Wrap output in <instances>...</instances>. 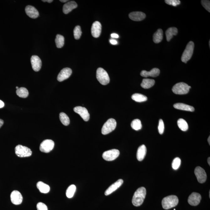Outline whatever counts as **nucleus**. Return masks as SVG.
<instances>
[{"mask_svg":"<svg viewBox=\"0 0 210 210\" xmlns=\"http://www.w3.org/2000/svg\"><path fill=\"white\" fill-rule=\"evenodd\" d=\"M146 190L144 187H141L137 189L132 198V204L136 207L141 206L146 197Z\"/></svg>","mask_w":210,"mask_h":210,"instance_id":"1","label":"nucleus"},{"mask_svg":"<svg viewBox=\"0 0 210 210\" xmlns=\"http://www.w3.org/2000/svg\"><path fill=\"white\" fill-rule=\"evenodd\" d=\"M179 199L176 195H170L164 198L161 202L163 208L165 209H169L177 206Z\"/></svg>","mask_w":210,"mask_h":210,"instance_id":"2","label":"nucleus"},{"mask_svg":"<svg viewBox=\"0 0 210 210\" xmlns=\"http://www.w3.org/2000/svg\"><path fill=\"white\" fill-rule=\"evenodd\" d=\"M191 88V87L187 84L181 82L174 85L172 88V91L176 94L185 95L189 92Z\"/></svg>","mask_w":210,"mask_h":210,"instance_id":"3","label":"nucleus"},{"mask_svg":"<svg viewBox=\"0 0 210 210\" xmlns=\"http://www.w3.org/2000/svg\"><path fill=\"white\" fill-rule=\"evenodd\" d=\"M194 48V43L192 41L189 42L182 53L181 59L182 62L186 63L191 59L193 53Z\"/></svg>","mask_w":210,"mask_h":210,"instance_id":"4","label":"nucleus"},{"mask_svg":"<svg viewBox=\"0 0 210 210\" xmlns=\"http://www.w3.org/2000/svg\"><path fill=\"white\" fill-rule=\"evenodd\" d=\"M96 76L98 81L102 85H106L109 83V76L107 72L102 68H99L97 69V71Z\"/></svg>","mask_w":210,"mask_h":210,"instance_id":"5","label":"nucleus"},{"mask_svg":"<svg viewBox=\"0 0 210 210\" xmlns=\"http://www.w3.org/2000/svg\"><path fill=\"white\" fill-rule=\"evenodd\" d=\"M16 155L19 157H29L32 154V151L30 148L21 145H17L15 148Z\"/></svg>","mask_w":210,"mask_h":210,"instance_id":"6","label":"nucleus"},{"mask_svg":"<svg viewBox=\"0 0 210 210\" xmlns=\"http://www.w3.org/2000/svg\"><path fill=\"white\" fill-rule=\"evenodd\" d=\"M116 122L115 119L111 118L105 123L102 129V133L103 135H107L111 133L115 129Z\"/></svg>","mask_w":210,"mask_h":210,"instance_id":"7","label":"nucleus"},{"mask_svg":"<svg viewBox=\"0 0 210 210\" xmlns=\"http://www.w3.org/2000/svg\"><path fill=\"white\" fill-rule=\"evenodd\" d=\"M55 146L53 140L46 139L42 142L40 146V150L42 152L48 153L52 151Z\"/></svg>","mask_w":210,"mask_h":210,"instance_id":"8","label":"nucleus"},{"mask_svg":"<svg viewBox=\"0 0 210 210\" xmlns=\"http://www.w3.org/2000/svg\"><path fill=\"white\" fill-rule=\"evenodd\" d=\"M119 153H120L119 151L118 150L113 149L108 150L103 153L102 157L106 161H113L118 157Z\"/></svg>","mask_w":210,"mask_h":210,"instance_id":"9","label":"nucleus"},{"mask_svg":"<svg viewBox=\"0 0 210 210\" xmlns=\"http://www.w3.org/2000/svg\"><path fill=\"white\" fill-rule=\"evenodd\" d=\"M195 174L198 182L200 183H204L206 180L207 174L204 169L200 167L195 168Z\"/></svg>","mask_w":210,"mask_h":210,"instance_id":"10","label":"nucleus"},{"mask_svg":"<svg viewBox=\"0 0 210 210\" xmlns=\"http://www.w3.org/2000/svg\"><path fill=\"white\" fill-rule=\"evenodd\" d=\"M74 111L81 116L85 122H87L90 119V114L86 108L81 106H77L74 108Z\"/></svg>","mask_w":210,"mask_h":210,"instance_id":"11","label":"nucleus"},{"mask_svg":"<svg viewBox=\"0 0 210 210\" xmlns=\"http://www.w3.org/2000/svg\"><path fill=\"white\" fill-rule=\"evenodd\" d=\"M201 199L202 197L199 193L193 192L189 197L188 202L192 206H197L199 204Z\"/></svg>","mask_w":210,"mask_h":210,"instance_id":"12","label":"nucleus"},{"mask_svg":"<svg viewBox=\"0 0 210 210\" xmlns=\"http://www.w3.org/2000/svg\"><path fill=\"white\" fill-rule=\"evenodd\" d=\"M10 198L11 201L13 204L18 205L22 203L23 197L21 193L18 191H13L11 193Z\"/></svg>","mask_w":210,"mask_h":210,"instance_id":"13","label":"nucleus"},{"mask_svg":"<svg viewBox=\"0 0 210 210\" xmlns=\"http://www.w3.org/2000/svg\"><path fill=\"white\" fill-rule=\"evenodd\" d=\"M72 73L71 69L69 68H65L61 71L57 77L58 81L62 82L66 80L70 76Z\"/></svg>","mask_w":210,"mask_h":210,"instance_id":"14","label":"nucleus"},{"mask_svg":"<svg viewBox=\"0 0 210 210\" xmlns=\"http://www.w3.org/2000/svg\"><path fill=\"white\" fill-rule=\"evenodd\" d=\"M30 60L33 70L36 72L39 71L42 66V62L40 58L37 55H33L32 56Z\"/></svg>","mask_w":210,"mask_h":210,"instance_id":"15","label":"nucleus"},{"mask_svg":"<svg viewBox=\"0 0 210 210\" xmlns=\"http://www.w3.org/2000/svg\"><path fill=\"white\" fill-rule=\"evenodd\" d=\"M102 26L100 22L98 21L94 22L92 25L91 29L92 34L95 38L100 36L101 33Z\"/></svg>","mask_w":210,"mask_h":210,"instance_id":"16","label":"nucleus"},{"mask_svg":"<svg viewBox=\"0 0 210 210\" xmlns=\"http://www.w3.org/2000/svg\"><path fill=\"white\" fill-rule=\"evenodd\" d=\"M123 181L122 179H119L117 181L114 182L113 185H111L109 188L105 192V195L106 196H108L113 192L115 191L117 189L120 187L123 183Z\"/></svg>","mask_w":210,"mask_h":210,"instance_id":"17","label":"nucleus"},{"mask_svg":"<svg viewBox=\"0 0 210 210\" xmlns=\"http://www.w3.org/2000/svg\"><path fill=\"white\" fill-rule=\"evenodd\" d=\"M26 13L29 17L32 18H36L39 16V13L34 6L29 5L25 8Z\"/></svg>","mask_w":210,"mask_h":210,"instance_id":"18","label":"nucleus"},{"mask_svg":"<svg viewBox=\"0 0 210 210\" xmlns=\"http://www.w3.org/2000/svg\"><path fill=\"white\" fill-rule=\"evenodd\" d=\"M146 14L140 11H136L130 13L129 14V18L134 21H140L144 20L146 18Z\"/></svg>","mask_w":210,"mask_h":210,"instance_id":"19","label":"nucleus"},{"mask_svg":"<svg viewBox=\"0 0 210 210\" xmlns=\"http://www.w3.org/2000/svg\"><path fill=\"white\" fill-rule=\"evenodd\" d=\"M160 70L158 68H155L151 69L150 71H142L140 72V75L142 77H157L159 75Z\"/></svg>","mask_w":210,"mask_h":210,"instance_id":"20","label":"nucleus"},{"mask_svg":"<svg viewBox=\"0 0 210 210\" xmlns=\"http://www.w3.org/2000/svg\"><path fill=\"white\" fill-rule=\"evenodd\" d=\"M77 7V4L75 1H71L68 2L63 6V12L64 14H67L71 12L73 9H76Z\"/></svg>","mask_w":210,"mask_h":210,"instance_id":"21","label":"nucleus"},{"mask_svg":"<svg viewBox=\"0 0 210 210\" xmlns=\"http://www.w3.org/2000/svg\"><path fill=\"white\" fill-rule=\"evenodd\" d=\"M147 152V149L144 145H142L138 149L137 158L139 161H142L144 159Z\"/></svg>","mask_w":210,"mask_h":210,"instance_id":"22","label":"nucleus"},{"mask_svg":"<svg viewBox=\"0 0 210 210\" xmlns=\"http://www.w3.org/2000/svg\"><path fill=\"white\" fill-rule=\"evenodd\" d=\"M174 107L175 109L181 110L190 111V112H193L195 111L194 108L193 107L183 103H177L174 105Z\"/></svg>","mask_w":210,"mask_h":210,"instance_id":"23","label":"nucleus"},{"mask_svg":"<svg viewBox=\"0 0 210 210\" xmlns=\"http://www.w3.org/2000/svg\"><path fill=\"white\" fill-rule=\"evenodd\" d=\"M178 33V30L176 27H171L168 29L166 31L165 34L167 41L169 42L172 39L174 35H176Z\"/></svg>","mask_w":210,"mask_h":210,"instance_id":"24","label":"nucleus"},{"mask_svg":"<svg viewBox=\"0 0 210 210\" xmlns=\"http://www.w3.org/2000/svg\"><path fill=\"white\" fill-rule=\"evenodd\" d=\"M37 187L42 193H47L50 191L49 186L42 181L38 182L37 183Z\"/></svg>","mask_w":210,"mask_h":210,"instance_id":"25","label":"nucleus"},{"mask_svg":"<svg viewBox=\"0 0 210 210\" xmlns=\"http://www.w3.org/2000/svg\"><path fill=\"white\" fill-rule=\"evenodd\" d=\"M163 38V32L161 29H158L153 35V40L155 43H159L162 41Z\"/></svg>","mask_w":210,"mask_h":210,"instance_id":"26","label":"nucleus"},{"mask_svg":"<svg viewBox=\"0 0 210 210\" xmlns=\"http://www.w3.org/2000/svg\"><path fill=\"white\" fill-rule=\"evenodd\" d=\"M155 81L152 79H144L141 83V86L144 89L151 88L154 85Z\"/></svg>","mask_w":210,"mask_h":210,"instance_id":"27","label":"nucleus"},{"mask_svg":"<svg viewBox=\"0 0 210 210\" xmlns=\"http://www.w3.org/2000/svg\"><path fill=\"white\" fill-rule=\"evenodd\" d=\"M132 99L137 102H141L146 101L148 99L147 97L140 93H135L132 95Z\"/></svg>","mask_w":210,"mask_h":210,"instance_id":"28","label":"nucleus"},{"mask_svg":"<svg viewBox=\"0 0 210 210\" xmlns=\"http://www.w3.org/2000/svg\"><path fill=\"white\" fill-rule=\"evenodd\" d=\"M16 93L18 96L21 98H27L29 95L28 90L27 88H24V87H21V88L18 89L16 91Z\"/></svg>","mask_w":210,"mask_h":210,"instance_id":"29","label":"nucleus"},{"mask_svg":"<svg viewBox=\"0 0 210 210\" xmlns=\"http://www.w3.org/2000/svg\"><path fill=\"white\" fill-rule=\"evenodd\" d=\"M177 125L179 128L183 131H186L188 129V125L187 122L185 119H179L177 121Z\"/></svg>","mask_w":210,"mask_h":210,"instance_id":"30","label":"nucleus"},{"mask_svg":"<svg viewBox=\"0 0 210 210\" xmlns=\"http://www.w3.org/2000/svg\"><path fill=\"white\" fill-rule=\"evenodd\" d=\"M55 41L57 48H62L64 44V37L62 35L57 34L56 35Z\"/></svg>","mask_w":210,"mask_h":210,"instance_id":"31","label":"nucleus"},{"mask_svg":"<svg viewBox=\"0 0 210 210\" xmlns=\"http://www.w3.org/2000/svg\"><path fill=\"white\" fill-rule=\"evenodd\" d=\"M61 122L65 126L68 125L70 123V119L67 114L64 113H61L59 115Z\"/></svg>","mask_w":210,"mask_h":210,"instance_id":"32","label":"nucleus"},{"mask_svg":"<svg viewBox=\"0 0 210 210\" xmlns=\"http://www.w3.org/2000/svg\"><path fill=\"white\" fill-rule=\"evenodd\" d=\"M76 189V188L75 185H72L70 186L66 191V194L67 197L69 198H72L75 193Z\"/></svg>","mask_w":210,"mask_h":210,"instance_id":"33","label":"nucleus"},{"mask_svg":"<svg viewBox=\"0 0 210 210\" xmlns=\"http://www.w3.org/2000/svg\"><path fill=\"white\" fill-rule=\"evenodd\" d=\"M132 129L135 130H140L142 128L141 121L139 119H135L132 121L131 124Z\"/></svg>","mask_w":210,"mask_h":210,"instance_id":"34","label":"nucleus"},{"mask_svg":"<svg viewBox=\"0 0 210 210\" xmlns=\"http://www.w3.org/2000/svg\"><path fill=\"white\" fill-rule=\"evenodd\" d=\"M82 34L81 28L80 26H76L74 29V35L76 39H80Z\"/></svg>","mask_w":210,"mask_h":210,"instance_id":"35","label":"nucleus"},{"mask_svg":"<svg viewBox=\"0 0 210 210\" xmlns=\"http://www.w3.org/2000/svg\"><path fill=\"white\" fill-rule=\"evenodd\" d=\"M181 164V160L180 158H176L173 161L172 167L174 170H177L180 167Z\"/></svg>","mask_w":210,"mask_h":210,"instance_id":"36","label":"nucleus"},{"mask_svg":"<svg viewBox=\"0 0 210 210\" xmlns=\"http://www.w3.org/2000/svg\"><path fill=\"white\" fill-rule=\"evenodd\" d=\"M165 2L169 5L176 6L180 4L181 2L179 0H165Z\"/></svg>","mask_w":210,"mask_h":210,"instance_id":"37","label":"nucleus"},{"mask_svg":"<svg viewBox=\"0 0 210 210\" xmlns=\"http://www.w3.org/2000/svg\"><path fill=\"white\" fill-rule=\"evenodd\" d=\"M158 132L160 134L164 133V124L162 119H160L159 122V125L158 127Z\"/></svg>","mask_w":210,"mask_h":210,"instance_id":"38","label":"nucleus"},{"mask_svg":"<svg viewBox=\"0 0 210 210\" xmlns=\"http://www.w3.org/2000/svg\"><path fill=\"white\" fill-rule=\"evenodd\" d=\"M202 5L208 12H210V1L207 0H203L201 1Z\"/></svg>","mask_w":210,"mask_h":210,"instance_id":"39","label":"nucleus"},{"mask_svg":"<svg viewBox=\"0 0 210 210\" xmlns=\"http://www.w3.org/2000/svg\"><path fill=\"white\" fill-rule=\"evenodd\" d=\"M37 208L38 210H48L47 207L42 202H39L37 204Z\"/></svg>","mask_w":210,"mask_h":210,"instance_id":"40","label":"nucleus"},{"mask_svg":"<svg viewBox=\"0 0 210 210\" xmlns=\"http://www.w3.org/2000/svg\"><path fill=\"white\" fill-rule=\"evenodd\" d=\"M110 42L113 45H116L117 44L118 42L116 41V40L114 39H110Z\"/></svg>","mask_w":210,"mask_h":210,"instance_id":"41","label":"nucleus"},{"mask_svg":"<svg viewBox=\"0 0 210 210\" xmlns=\"http://www.w3.org/2000/svg\"><path fill=\"white\" fill-rule=\"evenodd\" d=\"M111 37L113 38H119V35L117 34L114 33L111 34Z\"/></svg>","mask_w":210,"mask_h":210,"instance_id":"42","label":"nucleus"},{"mask_svg":"<svg viewBox=\"0 0 210 210\" xmlns=\"http://www.w3.org/2000/svg\"><path fill=\"white\" fill-rule=\"evenodd\" d=\"M4 106V104L3 101L0 100V108H2Z\"/></svg>","mask_w":210,"mask_h":210,"instance_id":"43","label":"nucleus"},{"mask_svg":"<svg viewBox=\"0 0 210 210\" xmlns=\"http://www.w3.org/2000/svg\"><path fill=\"white\" fill-rule=\"evenodd\" d=\"M4 124V121L2 119H0V128Z\"/></svg>","mask_w":210,"mask_h":210,"instance_id":"44","label":"nucleus"},{"mask_svg":"<svg viewBox=\"0 0 210 210\" xmlns=\"http://www.w3.org/2000/svg\"><path fill=\"white\" fill-rule=\"evenodd\" d=\"M42 1L44 2H48V3H52L53 1V0H43Z\"/></svg>","mask_w":210,"mask_h":210,"instance_id":"45","label":"nucleus"},{"mask_svg":"<svg viewBox=\"0 0 210 210\" xmlns=\"http://www.w3.org/2000/svg\"><path fill=\"white\" fill-rule=\"evenodd\" d=\"M60 1L62 3H66V2L68 1H67V0H60Z\"/></svg>","mask_w":210,"mask_h":210,"instance_id":"46","label":"nucleus"},{"mask_svg":"<svg viewBox=\"0 0 210 210\" xmlns=\"http://www.w3.org/2000/svg\"><path fill=\"white\" fill-rule=\"evenodd\" d=\"M207 161H208V164H209V166L210 165V158L209 157L208 158L207 160Z\"/></svg>","mask_w":210,"mask_h":210,"instance_id":"47","label":"nucleus"},{"mask_svg":"<svg viewBox=\"0 0 210 210\" xmlns=\"http://www.w3.org/2000/svg\"><path fill=\"white\" fill-rule=\"evenodd\" d=\"M208 142L209 143V144H210V136H209V138L208 139Z\"/></svg>","mask_w":210,"mask_h":210,"instance_id":"48","label":"nucleus"},{"mask_svg":"<svg viewBox=\"0 0 210 210\" xmlns=\"http://www.w3.org/2000/svg\"><path fill=\"white\" fill-rule=\"evenodd\" d=\"M16 88H17V89H18V88H19L18 87H16Z\"/></svg>","mask_w":210,"mask_h":210,"instance_id":"49","label":"nucleus"}]
</instances>
